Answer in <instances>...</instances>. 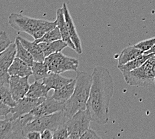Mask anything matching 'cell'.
Wrapping results in <instances>:
<instances>
[{"label":"cell","mask_w":155,"mask_h":139,"mask_svg":"<svg viewBox=\"0 0 155 139\" xmlns=\"http://www.w3.org/2000/svg\"><path fill=\"white\" fill-rule=\"evenodd\" d=\"M91 76V88L86 109L92 122L104 125L108 121L110 103L114 94V83L109 70L104 67H95Z\"/></svg>","instance_id":"6da1fadb"},{"label":"cell","mask_w":155,"mask_h":139,"mask_svg":"<svg viewBox=\"0 0 155 139\" xmlns=\"http://www.w3.org/2000/svg\"><path fill=\"white\" fill-rule=\"evenodd\" d=\"M75 88L72 96L65 102L64 112L70 119L77 112L86 109L92 84V76L82 71H76Z\"/></svg>","instance_id":"7a4b0ae2"},{"label":"cell","mask_w":155,"mask_h":139,"mask_svg":"<svg viewBox=\"0 0 155 139\" xmlns=\"http://www.w3.org/2000/svg\"><path fill=\"white\" fill-rule=\"evenodd\" d=\"M8 22L14 30L25 32L33 37L34 40L41 38L45 34L57 26L56 21L32 18L16 13H12L9 15Z\"/></svg>","instance_id":"3957f363"},{"label":"cell","mask_w":155,"mask_h":139,"mask_svg":"<svg viewBox=\"0 0 155 139\" xmlns=\"http://www.w3.org/2000/svg\"><path fill=\"white\" fill-rule=\"evenodd\" d=\"M122 74L126 83L130 86L149 87L154 84L155 54L138 68Z\"/></svg>","instance_id":"277c9868"},{"label":"cell","mask_w":155,"mask_h":139,"mask_svg":"<svg viewBox=\"0 0 155 139\" xmlns=\"http://www.w3.org/2000/svg\"><path fill=\"white\" fill-rule=\"evenodd\" d=\"M68 120L64 111L41 116L25 126L23 130L24 137L27 132L30 131L42 132L45 130H50L54 132L61 127L66 124Z\"/></svg>","instance_id":"5b68a950"},{"label":"cell","mask_w":155,"mask_h":139,"mask_svg":"<svg viewBox=\"0 0 155 139\" xmlns=\"http://www.w3.org/2000/svg\"><path fill=\"white\" fill-rule=\"evenodd\" d=\"M34 120V117L30 112L15 120L8 116L4 120H0V139L24 138V127Z\"/></svg>","instance_id":"8992f818"},{"label":"cell","mask_w":155,"mask_h":139,"mask_svg":"<svg viewBox=\"0 0 155 139\" xmlns=\"http://www.w3.org/2000/svg\"><path fill=\"white\" fill-rule=\"evenodd\" d=\"M44 62L50 72L56 74H62L68 71L76 72L79 66V60L77 58L66 56L61 51L46 57Z\"/></svg>","instance_id":"52a82bcc"},{"label":"cell","mask_w":155,"mask_h":139,"mask_svg":"<svg viewBox=\"0 0 155 139\" xmlns=\"http://www.w3.org/2000/svg\"><path fill=\"white\" fill-rule=\"evenodd\" d=\"M91 116L88 110H82L77 112L67 122L68 131V139H79L84 132L90 128Z\"/></svg>","instance_id":"ba28073f"},{"label":"cell","mask_w":155,"mask_h":139,"mask_svg":"<svg viewBox=\"0 0 155 139\" xmlns=\"http://www.w3.org/2000/svg\"><path fill=\"white\" fill-rule=\"evenodd\" d=\"M46 98H31L30 97L25 96L18 100V101H16V104L14 107H12L11 114H12V115L9 118L12 120H15L22 116L28 114L36 106L42 103Z\"/></svg>","instance_id":"9c48e42d"},{"label":"cell","mask_w":155,"mask_h":139,"mask_svg":"<svg viewBox=\"0 0 155 139\" xmlns=\"http://www.w3.org/2000/svg\"><path fill=\"white\" fill-rule=\"evenodd\" d=\"M64 110H65V103L60 102L54 99L51 96H48L42 103L36 106L30 112L35 118H37L41 116L63 111Z\"/></svg>","instance_id":"30bf717a"},{"label":"cell","mask_w":155,"mask_h":139,"mask_svg":"<svg viewBox=\"0 0 155 139\" xmlns=\"http://www.w3.org/2000/svg\"><path fill=\"white\" fill-rule=\"evenodd\" d=\"M15 44L12 43L7 49L0 54V82L8 84L9 74L8 69L15 58Z\"/></svg>","instance_id":"8fae6325"},{"label":"cell","mask_w":155,"mask_h":139,"mask_svg":"<svg viewBox=\"0 0 155 139\" xmlns=\"http://www.w3.org/2000/svg\"><path fill=\"white\" fill-rule=\"evenodd\" d=\"M29 76L21 77L10 76L9 79V88L11 94L15 101L25 96L30 88Z\"/></svg>","instance_id":"7c38bea8"},{"label":"cell","mask_w":155,"mask_h":139,"mask_svg":"<svg viewBox=\"0 0 155 139\" xmlns=\"http://www.w3.org/2000/svg\"><path fill=\"white\" fill-rule=\"evenodd\" d=\"M62 9H63L64 18H65V21H66L68 30L71 40H72L74 46H75L76 51L78 54H82V46L81 40H80V38L78 34L76 25L74 24V20L72 18V16H71L70 11L68 8V6L66 3H63Z\"/></svg>","instance_id":"4fadbf2b"},{"label":"cell","mask_w":155,"mask_h":139,"mask_svg":"<svg viewBox=\"0 0 155 139\" xmlns=\"http://www.w3.org/2000/svg\"><path fill=\"white\" fill-rule=\"evenodd\" d=\"M73 80L61 76L60 74L50 72L46 78L42 79L41 82L50 90L51 89L56 90L62 88L63 86L72 82Z\"/></svg>","instance_id":"5bb4252c"},{"label":"cell","mask_w":155,"mask_h":139,"mask_svg":"<svg viewBox=\"0 0 155 139\" xmlns=\"http://www.w3.org/2000/svg\"><path fill=\"white\" fill-rule=\"evenodd\" d=\"M56 21L57 23V27L59 28L61 35H62V40L64 41H65L68 44V46L70 48L76 51L75 46H74L72 40H71L68 30L62 8L57 9Z\"/></svg>","instance_id":"9a60e30c"},{"label":"cell","mask_w":155,"mask_h":139,"mask_svg":"<svg viewBox=\"0 0 155 139\" xmlns=\"http://www.w3.org/2000/svg\"><path fill=\"white\" fill-rule=\"evenodd\" d=\"M9 76L25 77L32 75L31 67L18 58H15L8 69Z\"/></svg>","instance_id":"2e32d148"},{"label":"cell","mask_w":155,"mask_h":139,"mask_svg":"<svg viewBox=\"0 0 155 139\" xmlns=\"http://www.w3.org/2000/svg\"><path fill=\"white\" fill-rule=\"evenodd\" d=\"M20 41L21 44L33 56L34 60L37 62H44L45 56L40 46L35 41H30L20 36L16 37Z\"/></svg>","instance_id":"e0dca14e"},{"label":"cell","mask_w":155,"mask_h":139,"mask_svg":"<svg viewBox=\"0 0 155 139\" xmlns=\"http://www.w3.org/2000/svg\"><path fill=\"white\" fill-rule=\"evenodd\" d=\"M144 53L143 51L134 47V46L125 48L122 50L118 56V66L124 65L130 61L134 60L135 58L140 56Z\"/></svg>","instance_id":"ac0fdd59"},{"label":"cell","mask_w":155,"mask_h":139,"mask_svg":"<svg viewBox=\"0 0 155 139\" xmlns=\"http://www.w3.org/2000/svg\"><path fill=\"white\" fill-rule=\"evenodd\" d=\"M41 49L42 50L45 58L54 53L60 52L68 46V44L62 40H58L51 42L38 43Z\"/></svg>","instance_id":"d6986e66"},{"label":"cell","mask_w":155,"mask_h":139,"mask_svg":"<svg viewBox=\"0 0 155 139\" xmlns=\"http://www.w3.org/2000/svg\"><path fill=\"white\" fill-rule=\"evenodd\" d=\"M76 80L74 79L72 82L58 90H54L51 97L60 102L65 103L72 96L75 88Z\"/></svg>","instance_id":"ffe728a7"},{"label":"cell","mask_w":155,"mask_h":139,"mask_svg":"<svg viewBox=\"0 0 155 139\" xmlns=\"http://www.w3.org/2000/svg\"><path fill=\"white\" fill-rule=\"evenodd\" d=\"M49 91L50 90L42 82H40L39 80H35V82L30 86L25 96L31 98H46Z\"/></svg>","instance_id":"44dd1931"},{"label":"cell","mask_w":155,"mask_h":139,"mask_svg":"<svg viewBox=\"0 0 155 139\" xmlns=\"http://www.w3.org/2000/svg\"><path fill=\"white\" fill-rule=\"evenodd\" d=\"M153 55L154 54H145L143 53V54L140 55V56L135 58L134 60L130 61V62L125 64L124 65L119 66L117 67L118 70H120L121 72H129V71L135 70L138 68H139L140 66H141L148 59H149V58L153 56Z\"/></svg>","instance_id":"7402d4cb"},{"label":"cell","mask_w":155,"mask_h":139,"mask_svg":"<svg viewBox=\"0 0 155 139\" xmlns=\"http://www.w3.org/2000/svg\"><path fill=\"white\" fill-rule=\"evenodd\" d=\"M15 44L16 47L15 58H19V59L23 60L24 62L28 64L29 66H31L34 61L31 54L25 49L23 45L20 42V41L17 38L15 40Z\"/></svg>","instance_id":"603a6c76"},{"label":"cell","mask_w":155,"mask_h":139,"mask_svg":"<svg viewBox=\"0 0 155 139\" xmlns=\"http://www.w3.org/2000/svg\"><path fill=\"white\" fill-rule=\"evenodd\" d=\"M31 70L35 80H40L46 78L50 72L47 65L44 62L34 61L32 64Z\"/></svg>","instance_id":"cb8c5ba5"},{"label":"cell","mask_w":155,"mask_h":139,"mask_svg":"<svg viewBox=\"0 0 155 139\" xmlns=\"http://www.w3.org/2000/svg\"><path fill=\"white\" fill-rule=\"evenodd\" d=\"M7 84L0 82V98L5 104L10 107H14L16 104V101L13 98L9 88Z\"/></svg>","instance_id":"d4e9b609"},{"label":"cell","mask_w":155,"mask_h":139,"mask_svg":"<svg viewBox=\"0 0 155 139\" xmlns=\"http://www.w3.org/2000/svg\"><path fill=\"white\" fill-rule=\"evenodd\" d=\"M58 40H62V35H61L59 28L56 26L53 30L45 34L41 38L35 40L34 41L38 44L40 42H51V41H56Z\"/></svg>","instance_id":"484cf974"},{"label":"cell","mask_w":155,"mask_h":139,"mask_svg":"<svg viewBox=\"0 0 155 139\" xmlns=\"http://www.w3.org/2000/svg\"><path fill=\"white\" fill-rule=\"evenodd\" d=\"M155 44V37L151 38L147 40H145L143 41H141L140 42H138L134 45V47L138 48V49L143 51L144 52L149 50L150 48L153 47Z\"/></svg>","instance_id":"4316f807"},{"label":"cell","mask_w":155,"mask_h":139,"mask_svg":"<svg viewBox=\"0 0 155 139\" xmlns=\"http://www.w3.org/2000/svg\"><path fill=\"white\" fill-rule=\"evenodd\" d=\"M11 44L12 41L8 34L5 31H0V54L7 49Z\"/></svg>","instance_id":"83f0119b"},{"label":"cell","mask_w":155,"mask_h":139,"mask_svg":"<svg viewBox=\"0 0 155 139\" xmlns=\"http://www.w3.org/2000/svg\"><path fill=\"white\" fill-rule=\"evenodd\" d=\"M68 131L66 124L62 126L53 132V138L54 139H68Z\"/></svg>","instance_id":"f1b7e54d"},{"label":"cell","mask_w":155,"mask_h":139,"mask_svg":"<svg viewBox=\"0 0 155 139\" xmlns=\"http://www.w3.org/2000/svg\"><path fill=\"white\" fill-rule=\"evenodd\" d=\"M12 113V107L5 104V103L0 98V117L4 116L7 117L9 114Z\"/></svg>","instance_id":"f546056e"},{"label":"cell","mask_w":155,"mask_h":139,"mask_svg":"<svg viewBox=\"0 0 155 139\" xmlns=\"http://www.w3.org/2000/svg\"><path fill=\"white\" fill-rule=\"evenodd\" d=\"M101 138V137L97 134L96 132L93 129L89 128L88 130H86L80 139H96Z\"/></svg>","instance_id":"4dcf8cb0"},{"label":"cell","mask_w":155,"mask_h":139,"mask_svg":"<svg viewBox=\"0 0 155 139\" xmlns=\"http://www.w3.org/2000/svg\"><path fill=\"white\" fill-rule=\"evenodd\" d=\"M26 139H41V132L38 131H30L27 132L24 136Z\"/></svg>","instance_id":"1f68e13d"},{"label":"cell","mask_w":155,"mask_h":139,"mask_svg":"<svg viewBox=\"0 0 155 139\" xmlns=\"http://www.w3.org/2000/svg\"><path fill=\"white\" fill-rule=\"evenodd\" d=\"M41 139H52L53 132L50 130H45L41 132Z\"/></svg>","instance_id":"d6a6232c"},{"label":"cell","mask_w":155,"mask_h":139,"mask_svg":"<svg viewBox=\"0 0 155 139\" xmlns=\"http://www.w3.org/2000/svg\"><path fill=\"white\" fill-rule=\"evenodd\" d=\"M144 54H155V44L150 48L149 50L145 51V52H144Z\"/></svg>","instance_id":"836d02e7"},{"label":"cell","mask_w":155,"mask_h":139,"mask_svg":"<svg viewBox=\"0 0 155 139\" xmlns=\"http://www.w3.org/2000/svg\"><path fill=\"white\" fill-rule=\"evenodd\" d=\"M154 84H155V77H154Z\"/></svg>","instance_id":"e575fe53"}]
</instances>
